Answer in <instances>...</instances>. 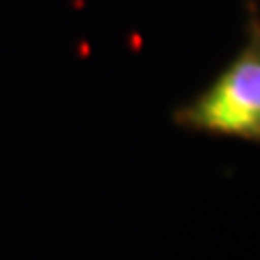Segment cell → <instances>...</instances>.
I'll return each mask as SVG.
<instances>
[{
    "label": "cell",
    "mask_w": 260,
    "mask_h": 260,
    "mask_svg": "<svg viewBox=\"0 0 260 260\" xmlns=\"http://www.w3.org/2000/svg\"><path fill=\"white\" fill-rule=\"evenodd\" d=\"M174 124L191 133L260 145V9L247 3L245 42L206 89L174 111Z\"/></svg>",
    "instance_id": "cell-1"
}]
</instances>
